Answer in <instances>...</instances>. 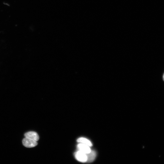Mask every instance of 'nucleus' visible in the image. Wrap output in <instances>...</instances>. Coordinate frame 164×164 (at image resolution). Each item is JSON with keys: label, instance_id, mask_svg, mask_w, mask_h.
<instances>
[{"label": "nucleus", "instance_id": "f257e3e1", "mask_svg": "<svg viewBox=\"0 0 164 164\" xmlns=\"http://www.w3.org/2000/svg\"><path fill=\"white\" fill-rule=\"evenodd\" d=\"M22 143L24 146L27 148L34 147L37 144V141L26 137L23 139Z\"/></svg>", "mask_w": 164, "mask_h": 164}, {"label": "nucleus", "instance_id": "f03ea898", "mask_svg": "<svg viewBox=\"0 0 164 164\" xmlns=\"http://www.w3.org/2000/svg\"><path fill=\"white\" fill-rule=\"evenodd\" d=\"M76 159L79 161L81 162H86L87 161L86 154L79 150L76 152L75 154Z\"/></svg>", "mask_w": 164, "mask_h": 164}, {"label": "nucleus", "instance_id": "7ed1b4c3", "mask_svg": "<svg viewBox=\"0 0 164 164\" xmlns=\"http://www.w3.org/2000/svg\"><path fill=\"white\" fill-rule=\"evenodd\" d=\"M90 146L83 144L80 143L77 145V148L79 151L83 152L86 154L89 153L91 151Z\"/></svg>", "mask_w": 164, "mask_h": 164}, {"label": "nucleus", "instance_id": "20e7f679", "mask_svg": "<svg viewBox=\"0 0 164 164\" xmlns=\"http://www.w3.org/2000/svg\"><path fill=\"white\" fill-rule=\"evenodd\" d=\"M26 138H28L37 141L39 139V137L37 133L34 132H29L25 133L24 135Z\"/></svg>", "mask_w": 164, "mask_h": 164}, {"label": "nucleus", "instance_id": "39448f33", "mask_svg": "<svg viewBox=\"0 0 164 164\" xmlns=\"http://www.w3.org/2000/svg\"><path fill=\"white\" fill-rule=\"evenodd\" d=\"M87 156V161L88 163H91L94 161L96 157L97 154L95 152L94 150H91V152L87 154H86Z\"/></svg>", "mask_w": 164, "mask_h": 164}, {"label": "nucleus", "instance_id": "423d86ee", "mask_svg": "<svg viewBox=\"0 0 164 164\" xmlns=\"http://www.w3.org/2000/svg\"><path fill=\"white\" fill-rule=\"evenodd\" d=\"M77 142L87 145L90 147L92 146V143L90 141L84 138H78L77 140Z\"/></svg>", "mask_w": 164, "mask_h": 164}, {"label": "nucleus", "instance_id": "0eeeda50", "mask_svg": "<svg viewBox=\"0 0 164 164\" xmlns=\"http://www.w3.org/2000/svg\"><path fill=\"white\" fill-rule=\"evenodd\" d=\"M163 80L164 81V74H163Z\"/></svg>", "mask_w": 164, "mask_h": 164}]
</instances>
